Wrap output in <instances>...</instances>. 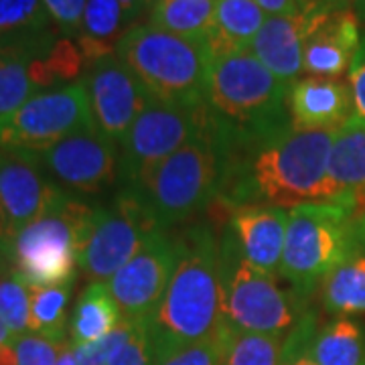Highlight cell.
Returning a JSON list of instances; mask_svg holds the SVG:
<instances>
[{"mask_svg":"<svg viewBox=\"0 0 365 365\" xmlns=\"http://www.w3.org/2000/svg\"><path fill=\"white\" fill-rule=\"evenodd\" d=\"M335 132L288 126L264 138L232 144L217 201L230 211L250 205H339V193L329 179Z\"/></svg>","mask_w":365,"mask_h":365,"instance_id":"1","label":"cell"},{"mask_svg":"<svg viewBox=\"0 0 365 365\" xmlns=\"http://www.w3.org/2000/svg\"><path fill=\"white\" fill-rule=\"evenodd\" d=\"M177 266L165 297L148 319L155 361L182 345L217 337L223 317L220 242L209 223H197L175 237Z\"/></svg>","mask_w":365,"mask_h":365,"instance_id":"2","label":"cell"},{"mask_svg":"<svg viewBox=\"0 0 365 365\" xmlns=\"http://www.w3.org/2000/svg\"><path fill=\"white\" fill-rule=\"evenodd\" d=\"M230 160V144L209 112L203 130L169 158L126 187L167 230L193 217L222 195Z\"/></svg>","mask_w":365,"mask_h":365,"instance_id":"3","label":"cell"},{"mask_svg":"<svg viewBox=\"0 0 365 365\" xmlns=\"http://www.w3.org/2000/svg\"><path fill=\"white\" fill-rule=\"evenodd\" d=\"M287 91L288 83L250 49L207 66L205 104L230 146L288 128Z\"/></svg>","mask_w":365,"mask_h":365,"instance_id":"4","label":"cell"},{"mask_svg":"<svg viewBox=\"0 0 365 365\" xmlns=\"http://www.w3.org/2000/svg\"><path fill=\"white\" fill-rule=\"evenodd\" d=\"M118 59L157 102L195 108L205 102L207 57L203 43L148 25L122 33Z\"/></svg>","mask_w":365,"mask_h":365,"instance_id":"5","label":"cell"},{"mask_svg":"<svg viewBox=\"0 0 365 365\" xmlns=\"http://www.w3.org/2000/svg\"><path fill=\"white\" fill-rule=\"evenodd\" d=\"M93 220L96 207L67 195L59 207L29 223L11 240V272L26 288L73 284Z\"/></svg>","mask_w":365,"mask_h":365,"instance_id":"6","label":"cell"},{"mask_svg":"<svg viewBox=\"0 0 365 365\" xmlns=\"http://www.w3.org/2000/svg\"><path fill=\"white\" fill-rule=\"evenodd\" d=\"M223 317L235 331L287 339L309 313L307 300L276 284L272 274L252 266L225 227L220 237Z\"/></svg>","mask_w":365,"mask_h":365,"instance_id":"7","label":"cell"},{"mask_svg":"<svg viewBox=\"0 0 365 365\" xmlns=\"http://www.w3.org/2000/svg\"><path fill=\"white\" fill-rule=\"evenodd\" d=\"M355 252L353 211L333 203H302L288 211L278 274L302 300L311 299L329 274Z\"/></svg>","mask_w":365,"mask_h":365,"instance_id":"8","label":"cell"},{"mask_svg":"<svg viewBox=\"0 0 365 365\" xmlns=\"http://www.w3.org/2000/svg\"><path fill=\"white\" fill-rule=\"evenodd\" d=\"M96 128L83 81L41 91L13 114L0 118V150L41 155L79 130Z\"/></svg>","mask_w":365,"mask_h":365,"instance_id":"9","label":"cell"},{"mask_svg":"<svg viewBox=\"0 0 365 365\" xmlns=\"http://www.w3.org/2000/svg\"><path fill=\"white\" fill-rule=\"evenodd\" d=\"M163 227L130 189H122L108 207H96V220L79 268L91 284H106Z\"/></svg>","mask_w":365,"mask_h":365,"instance_id":"10","label":"cell"},{"mask_svg":"<svg viewBox=\"0 0 365 365\" xmlns=\"http://www.w3.org/2000/svg\"><path fill=\"white\" fill-rule=\"evenodd\" d=\"M207 122L209 108L205 102L195 108H182L150 100L120 143L122 185H134L158 163L195 138L207 126Z\"/></svg>","mask_w":365,"mask_h":365,"instance_id":"11","label":"cell"},{"mask_svg":"<svg viewBox=\"0 0 365 365\" xmlns=\"http://www.w3.org/2000/svg\"><path fill=\"white\" fill-rule=\"evenodd\" d=\"M37 158L59 187L79 195L104 193L120 179L116 143L98 128L76 132L37 155Z\"/></svg>","mask_w":365,"mask_h":365,"instance_id":"12","label":"cell"},{"mask_svg":"<svg viewBox=\"0 0 365 365\" xmlns=\"http://www.w3.org/2000/svg\"><path fill=\"white\" fill-rule=\"evenodd\" d=\"M177 266V246L175 240L160 230L153 235L143 250L124 264L106 287L114 297L122 311V317L128 321H143L155 314L165 290L169 287L170 276Z\"/></svg>","mask_w":365,"mask_h":365,"instance_id":"13","label":"cell"},{"mask_svg":"<svg viewBox=\"0 0 365 365\" xmlns=\"http://www.w3.org/2000/svg\"><path fill=\"white\" fill-rule=\"evenodd\" d=\"M66 197L35 155L0 150V215L9 244L29 223L59 207Z\"/></svg>","mask_w":365,"mask_h":365,"instance_id":"14","label":"cell"},{"mask_svg":"<svg viewBox=\"0 0 365 365\" xmlns=\"http://www.w3.org/2000/svg\"><path fill=\"white\" fill-rule=\"evenodd\" d=\"M361 23L349 0H317L302 51V71L341 78L361 45Z\"/></svg>","mask_w":365,"mask_h":365,"instance_id":"15","label":"cell"},{"mask_svg":"<svg viewBox=\"0 0 365 365\" xmlns=\"http://www.w3.org/2000/svg\"><path fill=\"white\" fill-rule=\"evenodd\" d=\"M83 86L88 90L96 128L114 143L124 140L134 120L153 100L116 55L91 63Z\"/></svg>","mask_w":365,"mask_h":365,"instance_id":"16","label":"cell"},{"mask_svg":"<svg viewBox=\"0 0 365 365\" xmlns=\"http://www.w3.org/2000/svg\"><path fill=\"white\" fill-rule=\"evenodd\" d=\"M287 110L294 130H339L355 116L349 83L317 76L288 86Z\"/></svg>","mask_w":365,"mask_h":365,"instance_id":"17","label":"cell"},{"mask_svg":"<svg viewBox=\"0 0 365 365\" xmlns=\"http://www.w3.org/2000/svg\"><path fill=\"white\" fill-rule=\"evenodd\" d=\"M314 2L317 0H307L294 13L268 16L250 47V51L288 86L302 73V51Z\"/></svg>","mask_w":365,"mask_h":365,"instance_id":"18","label":"cell"},{"mask_svg":"<svg viewBox=\"0 0 365 365\" xmlns=\"http://www.w3.org/2000/svg\"><path fill=\"white\" fill-rule=\"evenodd\" d=\"M225 227L234 234L242 254L252 266L272 276L280 270L287 242V209L274 205L232 209Z\"/></svg>","mask_w":365,"mask_h":365,"instance_id":"19","label":"cell"},{"mask_svg":"<svg viewBox=\"0 0 365 365\" xmlns=\"http://www.w3.org/2000/svg\"><path fill=\"white\" fill-rule=\"evenodd\" d=\"M329 179L339 193V205L353 215L365 209V120L353 116L339 130L329 157Z\"/></svg>","mask_w":365,"mask_h":365,"instance_id":"20","label":"cell"},{"mask_svg":"<svg viewBox=\"0 0 365 365\" xmlns=\"http://www.w3.org/2000/svg\"><path fill=\"white\" fill-rule=\"evenodd\" d=\"M266 19L268 14L256 0H215L213 26L201 39L207 66L227 55L248 51Z\"/></svg>","mask_w":365,"mask_h":365,"instance_id":"21","label":"cell"},{"mask_svg":"<svg viewBox=\"0 0 365 365\" xmlns=\"http://www.w3.org/2000/svg\"><path fill=\"white\" fill-rule=\"evenodd\" d=\"M53 33L16 41L0 51V118L13 114L41 90L33 81L31 63L53 47Z\"/></svg>","mask_w":365,"mask_h":365,"instance_id":"22","label":"cell"},{"mask_svg":"<svg viewBox=\"0 0 365 365\" xmlns=\"http://www.w3.org/2000/svg\"><path fill=\"white\" fill-rule=\"evenodd\" d=\"M124 321L122 311L106 284H90L79 294L69 319L71 345H90L102 341Z\"/></svg>","mask_w":365,"mask_h":365,"instance_id":"23","label":"cell"},{"mask_svg":"<svg viewBox=\"0 0 365 365\" xmlns=\"http://www.w3.org/2000/svg\"><path fill=\"white\" fill-rule=\"evenodd\" d=\"M309 353L319 365H365V325L335 317L317 329Z\"/></svg>","mask_w":365,"mask_h":365,"instance_id":"24","label":"cell"},{"mask_svg":"<svg viewBox=\"0 0 365 365\" xmlns=\"http://www.w3.org/2000/svg\"><path fill=\"white\" fill-rule=\"evenodd\" d=\"M126 21V13L118 0H88L81 33L76 37L88 66L116 53V37Z\"/></svg>","mask_w":365,"mask_h":365,"instance_id":"25","label":"cell"},{"mask_svg":"<svg viewBox=\"0 0 365 365\" xmlns=\"http://www.w3.org/2000/svg\"><path fill=\"white\" fill-rule=\"evenodd\" d=\"M321 304L329 314H365V254L353 252L321 284Z\"/></svg>","mask_w":365,"mask_h":365,"instance_id":"26","label":"cell"},{"mask_svg":"<svg viewBox=\"0 0 365 365\" xmlns=\"http://www.w3.org/2000/svg\"><path fill=\"white\" fill-rule=\"evenodd\" d=\"M213 14L215 0H158L150 9V25L201 41L213 26Z\"/></svg>","mask_w":365,"mask_h":365,"instance_id":"27","label":"cell"},{"mask_svg":"<svg viewBox=\"0 0 365 365\" xmlns=\"http://www.w3.org/2000/svg\"><path fill=\"white\" fill-rule=\"evenodd\" d=\"M73 284L49 288H29L31 292V323L29 333L45 339L66 343L69 317L67 304L71 299Z\"/></svg>","mask_w":365,"mask_h":365,"instance_id":"28","label":"cell"},{"mask_svg":"<svg viewBox=\"0 0 365 365\" xmlns=\"http://www.w3.org/2000/svg\"><path fill=\"white\" fill-rule=\"evenodd\" d=\"M284 341L272 335L235 331L227 327L220 365H280Z\"/></svg>","mask_w":365,"mask_h":365,"instance_id":"29","label":"cell"},{"mask_svg":"<svg viewBox=\"0 0 365 365\" xmlns=\"http://www.w3.org/2000/svg\"><path fill=\"white\" fill-rule=\"evenodd\" d=\"M0 33L14 39L51 33V19L43 0H0Z\"/></svg>","mask_w":365,"mask_h":365,"instance_id":"30","label":"cell"},{"mask_svg":"<svg viewBox=\"0 0 365 365\" xmlns=\"http://www.w3.org/2000/svg\"><path fill=\"white\" fill-rule=\"evenodd\" d=\"M0 321L13 333L14 339L29 333L31 292L11 270L0 276Z\"/></svg>","mask_w":365,"mask_h":365,"instance_id":"31","label":"cell"},{"mask_svg":"<svg viewBox=\"0 0 365 365\" xmlns=\"http://www.w3.org/2000/svg\"><path fill=\"white\" fill-rule=\"evenodd\" d=\"M43 63L47 67V73L55 86L76 79L83 71V66H88L78 43L69 37L55 41L51 49L43 55Z\"/></svg>","mask_w":365,"mask_h":365,"instance_id":"32","label":"cell"},{"mask_svg":"<svg viewBox=\"0 0 365 365\" xmlns=\"http://www.w3.org/2000/svg\"><path fill=\"white\" fill-rule=\"evenodd\" d=\"M108 365H155V347L143 321H130L124 341L118 345Z\"/></svg>","mask_w":365,"mask_h":365,"instance_id":"33","label":"cell"},{"mask_svg":"<svg viewBox=\"0 0 365 365\" xmlns=\"http://www.w3.org/2000/svg\"><path fill=\"white\" fill-rule=\"evenodd\" d=\"M225 331H227V327L217 337L189 343L179 349L165 353L155 361V365H220Z\"/></svg>","mask_w":365,"mask_h":365,"instance_id":"34","label":"cell"},{"mask_svg":"<svg viewBox=\"0 0 365 365\" xmlns=\"http://www.w3.org/2000/svg\"><path fill=\"white\" fill-rule=\"evenodd\" d=\"M317 329H319V317L311 309L284 341V353L280 365H319L309 353Z\"/></svg>","mask_w":365,"mask_h":365,"instance_id":"35","label":"cell"},{"mask_svg":"<svg viewBox=\"0 0 365 365\" xmlns=\"http://www.w3.org/2000/svg\"><path fill=\"white\" fill-rule=\"evenodd\" d=\"M19 365H57L67 343L45 339L35 333H26L13 341Z\"/></svg>","mask_w":365,"mask_h":365,"instance_id":"36","label":"cell"},{"mask_svg":"<svg viewBox=\"0 0 365 365\" xmlns=\"http://www.w3.org/2000/svg\"><path fill=\"white\" fill-rule=\"evenodd\" d=\"M43 4L53 25L59 26L66 37L76 39L81 33L88 0H43Z\"/></svg>","mask_w":365,"mask_h":365,"instance_id":"37","label":"cell"},{"mask_svg":"<svg viewBox=\"0 0 365 365\" xmlns=\"http://www.w3.org/2000/svg\"><path fill=\"white\" fill-rule=\"evenodd\" d=\"M128 329H130V321L124 319L116 327V331L110 333L102 341H96V343H90V345H71L73 353H76V359H78V365H108L110 357L118 349V345L126 337Z\"/></svg>","mask_w":365,"mask_h":365,"instance_id":"38","label":"cell"},{"mask_svg":"<svg viewBox=\"0 0 365 365\" xmlns=\"http://www.w3.org/2000/svg\"><path fill=\"white\" fill-rule=\"evenodd\" d=\"M349 88L353 96V112L357 118L365 120V35L349 67Z\"/></svg>","mask_w":365,"mask_h":365,"instance_id":"39","label":"cell"},{"mask_svg":"<svg viewBox=\"0 0 365 365\" xmlns=\"http://www.w3.org/2000/svg\"><path fill=\"white\" fill-rule=\"evenodd\" d=\"M256 2L268 16H276V14L294 13L307 0H256Z\"/></svg>","mask_w":365,"mask_h":365,"instance_id":"40","label":"cell"},{"mask_svg":"<svg viewBox=\"0 0 365 365\" xmlns=\"http://www.w3.org/2000/svg\"><path fill=\"white\" fill-rule=\"evenodd\" d=\"M353 244L357 252L365 254V209L353 215Z\"/></svg>","mask_w":365,"mask_h":365,"instance_id":"41","label":"cell"},{"mask_svg":"<svg viewBox=\"0 0 365 365\" xmlns=\"http://www.w3.org/2000/svg\"><path fill=\"white\" fill-rule=\"evenodd\" d=\"M120 2V6L124 9V13H126V19L132 21L134 16H138V14L143 13L144 6L140 0H118Z\"/></svg>","mask_w":365,"mask_h":365,"instance_id":"42","label":"cell"},{"mask_svg":"<svg viewBox=\"0 0 365 365\" xmlns=\"http://www.w3.org/2000/svg\"><path fill=\"white\" fill-rule=\"evenodd\" d=\"M0 365H19L16 364V353L13 343L0 345Z\"/></svg>","mask_w":365,"mask_h":365,"instance_id":"43","label":"cell"},{"mask_svg":"<svg viewBox=\"0 0 365 365\" xmlns=\"http://www.w3.org/2000/svg\"><path fill=\"white\" fill-rule=\"evenodd\" d=\"M11 270V256H9V244L0 240V276Z\"/></svg>","mask_w":365,"mask_h":365,"instance_id":"44","label":"cell"},{"mask_svg":"<svg viewBox=\"0 0 365 365\" xmlns=\"http://www.w3.org/2000/svg\"><path fill=\"white\" fill-rule=\"evenodd\" d=\"M57 365H78V359H76V353H73V347H71V343H67L66 347H63V351L59 355V361Z\"/></svg>","mask_w":365,"mask_h":365,"instance_id":"45","label":"cell"},{"mask_svg":"<svg viewBox=\"0 0 365 365\" xmlns=\"http://www.w3.org/2000/svg\"><path fill=\"white\" fill-rule=\"evenodd\" d=\"M353 9H355L359 23L365 26V0H353Z\"/></svg>","mask_w":365,"mask_h":365,"instance_id":"46","label":"cell"},{"mask_svg":"<svg viewBox=\"0 0 365 365\" xmlns=\"http://www.w3.org/2000/svg\"><path fill=\"white\" fill-rule=\"evenodd\" d=\"M14 337H13V333L6 329V325L0 321V345H6V343H13Z\"/></svg>","mask_w":365,"mask_h":365,"instance_id":"47","label":"cell"},{"mask_svg":"<svg viewBox=\"0 0 365 365\" xmlns=\"http://www.w3.org/2000/svg\"><path fill=\"white\" fill-rule=\"evenodd\" d=\"M47 35H49V33H47ZM29 39H31V37H29ZM16 41H23V39H14V37H9V35H2V33H0V51H2V49H6L9 45L16 43Z\"/></svg>","mask_w":365,"mask_h":365,"instance_id":"48","label":"cell"},{"mask_svg":"<svg viewBox=\"0 0 365 365\" xmlns=\"http://www.w3.org/2000/svg\"><path fill=\"white\" fill-rule=\"evenodd\" d=\"M0 240L9 244V237H6V230H4V222H2V215H0Z\"/></svg>","mask_w":365,"mask_h":365,"instance_id":"49","label":"cell"},{"mask_svg":"<svg viewBox=\"0 0 365 365\" xmlns=\"http://www.w3.org/2000/svg\"><path fill=\"white\" fill-rule=\"evenodd\" d=\"M140 2H143V6H144V9H153V6H155V4H157L158 0H140Z\"/></svg>","mask_w":365,"mask_h":365,"instance_id":"50","label":"cell"}]
</instances>
